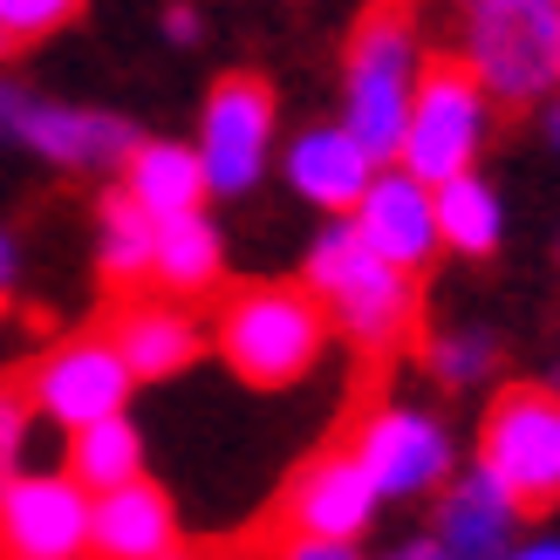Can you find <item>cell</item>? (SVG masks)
I'll list each match as a JSON object with an SVG mask.
<instances>
[{
  "instance_id": "obj_15",
  "label": "cell",
  "mask_w": 560,
  "mask_h": 560,
  "mask_svg": "<svg viewBox=\"0 0 560 560\" xmlns=\"http://www.w3.org/2000/svg\"><path fill=\"white\" fill-rule=\"evenodd\" d=\"M178 547V513L151 479L90 499V553L96 560H164Z\"/></svg>"
},
{
  "instance_id": "obj_17",
  "label": "cell",
  "mask_w": 560,
  "mask_h": 560,
  "mask_svg": "<svg viewBox=\"0 0 560 560\" xmlns=\"http://www.w3.org/2000/svg\"><path fill=\"white\" fill-rule=\"evenodd\" d=\"M21 137L55 164H117L137 151L130 124L96 117V109H62V103H21Z\"/></svg>"
},
{
  "instance_id": "obj_33",
  "label": "cell",
  "mask_w": 560,
  "mask_h": 560,
  "mask_svg": "<svg viewBox=\"0 0 560 560\" xmlns=\"http://www.w3.org/2000/svg\"><path fill=\"white\" fill-rule=\"evenodd\" d=\"M547 137H553V144H560V103H553V117H547Z\"/></svg>"
},
{
  "instance_id": "obj_27",
  "label": "cell",
  "mask_w": 560,
  "mask_h": 560,
  "mask_svg": "<svg viewBox=\"0 0 560 560\" xmlns=\"http://www.w3.org/2000/svg\"><path fill=\"white\" fill-rule=\"evenodd\" d=\"M8 294H14V240L0 233V307H8Z\"/></svg>"
},
{
  "instance_id": "obj_3",
  "label": "cell",
  "mask_w": 560,
  "mask_h": 560,
  "mask_svg": "<svg viewBox=\"0 0 560 560\" xmlns=\"http://www.w3.org/2000/svg\"><path fill=\"white\" fill-rule=\"evenodd\" d=\"M212 342H219V355H226V370L240 383L288 389L322 362L328 322H322V307L307 301V288H273V280H260V288L226 294Z\"/></svg>"
},
{
  "instance_id": "obj_24",
  "label": "cell",
  "mask_w": 560,
  "mask_h": 560,
  "mask_svg": "<svg viewBox=\"0 0 560 560\" xmlns=\"http://www.w3.org/2000/svg\"><path fill=\"white\" fill-rule=\"evenodd\" d=\"M431 370L444 376V383H479L486 370H492V342L479 328H465V335H438L431 342Z\"/></svg>"
},
{
  "instance_id": "obj_2",
  "label": "cell",
  "mask_w": 560,
  "mask_h": 560,
  "mask_svg": "<svg viewBox=\"0 0 560 560\" xmlns=\"http://www.w3.org/2000/svg\"><path fill=\"white\" fill-rule=\"evenodd\" d=\"M417 82H424V48H417V27L397 8H370L349 35L342 55V130L355 137L376 164H397Z\"/></svg>"
},
{
  "instance_id": "obj_11",
  "label": "cell",
  "mask_w": 560,
  "mask_h": 560,
  "mask_svg": "<svg viewBox=\"0 0 560 560\" xmlns=\"http://www.w3.org/2000/svg\"><path fill=\"white\" fill-rule=\"evenodd\" d=\"M90 553V492L62 479L0 486V560H82Z\"/></svg>"
},
{
  "instance_id": "obj_16",
  "label": "cell",
  "mask_w": 560,
  "mask_h": 560,
  "mask_svg": "<svg viewBox=\"0 0 560 560\" xmlns=\"http://www.w3.org/2000/svg\"><path fill=\"white\" fill-rule=\"evenodd\" d=\"M513 534H520V506L471 465L465 479H452V492H444L431 540H438L444 560H506Z\"/></svg>"
},
{
  "instance_id": "obj_6",
  "label": "cell",
  "mask_w": 560,
  "mask_h": 560,
  "mask_svg": "<svg viewBox=\"0 0 560 560\" xmlns=\"http://www.w3.org/2000/svg\"><path fill=\"white\" fill-rule=\"evenodd\" d=\"M479 471L513 506H553L560 499V389L513 383L499 389L479 424Z\"/></svg>"
},
{
  "instance_id": "obj_4",
  "label": "cell",
  "mask_w": 560,
  "mask_h": 560,
  "mask_svg": "<svg viewBox=\"0 0 560 560\" xmlns=\"http://www.w3.org/2000/svg\"><path fill=\"white\" fill-rule=\"evenodd\" d=\"M458 62L486 90V103H534L560 90V8L553 0H479L465 14Z\"/></svg>"
},
{
  "instance_id": "obj_9",
  "label": "cell",
  "mask_w": 560,
  "mask_h": 560,
  "mask_svg": "<svg viewBox=\"0 0 560 560\" xmlns=\"http://www.w3.org/2000/svg\"><path fill=\"white\" fill-rule=\"evenodd\" d=\"M383 506V492L370 486V471H362L349 458V444L342 452H322V458H307L288 492H280V526H288V540H328V547H355L362 534H370V520Z\"/></svg>"
},
{
  "instance_id": "obj_28",
  "label": "cell",
  "mask_w": 560,
  "mask_h": 560,
  "mask_svg": "<svg viewBox=\"0 0 560 560\" xmlns=\"http://www.w3.org/2000/svg\"><path fill=\"white\" fill-rule=\"evenodd\" d=\"M383 560H444V553H438V540H404L397 553H383Z\"/></svg>"
},
{
  "instance_id": "obj_10",
  "label": "cell",
  "mask_w": 560,
  "mask_h": 560,
  "mask_svg": "<svg viewBox=\"0 0 560 560\" xmlns=\"http://www.w3.org/2000/svg\"><path fill=\"white\" fill-rule=\"evenodd\" d=\"M124 397H130V370L117 362V349L103 335H75V342L48 349L27 376V404L48 410L55 424L69 431H90L103 417H124Z\"/></svg>"
},
{
  "instance_id": "obj_12",
  "label": "cell",
  "mask_w": 560,
  "mask_h": 560,
  "mask_svg": "<svg viewBox=\"0 0 560 560\" xmlns=\"http://www.w3.org/2000/svg\"><path fill=\"white\" fill-rule=\"evenodd\" d=\"M349 226H355V240L370 246L376 260H389L410 280H417V267L438 254V206H431V191L417 178L397 172V164L376 172V185L362 191V206L349 212Z\"/></svg>"
},
{
  "instance_id": "obj_31",
  "label": "cell",
  "mask_w": 560,
  "mask_h": 560,
  "mask_svg": "<svg viewBox=\"0 0 560 560\" xmlns=\"http://www.w3.org/2000/svg\"><path fill=\"white\" fill-rule=\"evenodd\" d=\"M14 117H21V96H14V90H0V124H14Z\"/></svg>"
},
{
  "instance_id": "obj_13",
  "label": "cell",
  "mask_w": 560,
  "mask_h": 560,
  "mask_svg": "<svg viewBox=\"0 0 560 560\" xmlns=\"http://www.w3.org/2000/svg\"><path fill=\"white\" fill-rule=\"evenodd\" d=\"M376 172H383V164L362 151L342 124H315V130H301L288 144V185L301 191L307 206H322L335 219L362 206V191L376 185Z\"/></svg>"
},
{
  "instance_id": "obj_8",
  "label": "cell",
  "mask_w": 560,
  "mask_h": 560,
  "mask_svg": "<svg viewBox=\"0 0 560 560\" xmlns=\"http://www.w3.org/2000/svg\"><path fill=\"white\" fill-rule=\"evenodd\" d=\"M349 458L370 471V486L383 499H417L452 479V438L431 410H410V404H383L362 417L349 438Z\"/></svg>"
},
{
  "instance_id": "obj_32",
  "label": "cell",
  "mask_w": 560,
  "mask_h": 560,
  "mask_svg": "<svg viewBox=\"0 0 560 560\" xmlns=\"http://www.w3.org/2000/svg\"><path fill=\"white\" fill-rule=\"evenodd\" d=\"M164 560H206V553H191V547H172V553H164Z\"/></svg>"
},
{
  "instance_id": "obj_29",
  "label": "cell",
  "mask_w": 560,
  "mask_h": 560,
  "mask_svg": "<svg viewBox=\"0 0 560 560\" xmlns=\"http://www.w3.org/2000/svg\"><path fill=\"white\" fill-rule=\"evenodd\" d=\"M506 560H560V540H526V547H513Z\"/></svg>"
},
{
  "instance_id": "obj_7",
  "label": "cell",
  "mask_w": 560,
  "mask_h": 560,
  "mask_svg": "<svg viewBox=\"0 0 560 560\" xmlns=\"http://www.w3.org/2000/svg\"><path fill=\"white\" fill-rule=\"evenodd\" d=\"M199 172L206 191L219 199H240L254 191L267 172V151H273V90L267 75H219L212 96H206V117H199Z\"/></svg>"
},
{
  "instance_id": "obj_30",
  "label": "cell",
  "mask_w": 560,
  "mask_h": 560,
  "mask_svg": "<svg viewBox=\"0 0 560 560\" xmlns=\"http://www.w3.org/2000/svg\"><path fill=\"white\" fill-rule=\"evenodd\" d=\"M164 27H172L178 42H191V35H199V14H185V8H172V14H164Z\"/></svg>"
},
{
  "instance_id": "obj_18",
  "label": "cell",
  "mask_w": 560,
  "mask_h": 560,
  "mask_svg": "<svg viewBox=\"0 0 560 560\" xmlns=\"http://www.w3.org/2000/svg\"><path fill=\"white\" fill-rule=\"evenodd\" d=\"M124 199L144 212V219H191L206 199V172H199V151L191 144H137L124 158Z\"/></svg>"
},
{
  "instance_id": "obj_25",
  "label": "cell",
  "mask_w": 560,
  "mask_h": 560,
  "mask_svg": "<svg viewBox=\"0 0 560 560\" xmlns=\"http://www.w3.org/2000/svg\"><path fill=\"white\" fill-rule=\"evenodd\" d=\"M21 431H27V404L0 383V486L14 479V458H21Z\"/></svg>"
},
{
  "instance_id": "obj_20",
  "label": "cell",
  "mask_w": 560,
  "mask_h": 560,
  "mask_svg": "<svg viewBox=\"0 0 560 560\" xmlns=\"http://www.w3.org/2000/svg\"><path fill=\"white\" fill-rule=\"evenodd\" d=\"M219 233H212V219L206 212H191V219H164L158 226V254H151V273H158V288L164 294H212L219 288Z\"/></svg>"
},
{
  "instance_id": "obj_1",
  "label": "cell",
  "mask_w": 560,
  "mask_h": 560,
  "mask_svg": "<svg viewBox=\"0 0 560 560\" xmlns=\"http://www.w3.org/2000/svg\"><path fill=\"white\" fill-rule=\"evenodd\" d=\"M301 288H307V301L322 307V322L342 328L362 355L404 349V335L417 328V280L397 273L389 260H376L370 246L355 240L349 219H335V226L307 246Z\"/></svg>"
},
{
  "instance_id": "obj_21",
  "label": "cell",
  "mask_w": 560,
  "mask_h": 560,
  "mask_svg": "<svg viewBox=\"0 0 560 560\" xmlns=\"http://www.w3.org/2000/svg\"><path fill=\"white\" fill-rule=\"evenodd\" d=\"M431 206H438V246H452V254H471V260H486L499 233H506V212H499V191L471 172V178H452V185H438L431 191Z\"/></svg>"
},
{
  "instance_id": "obj_23",
  "label": "cell",
  "mask_w": 560,
  "mask_h": 560,
  "mask_svg": "<svg viewBox=\"0 0 560 560\" xmlns=\"http://www.w3.org/2000/svg\"><path fill=\"white\" fill-rule=\"evenodd\" d=\"M62 21H75L69 0H0V55H14V48H27V42L55 35Z\"/></svg>"
},
{
  "instance_id": "obj_14",
  "label": "cell",
  "mask_w": 560,
  "mask_h": 560,
  "mask_svg": "<svg viewBox=\"0 0 560 560\" xmlns=\"http://www.w3.org/2000/svg\"><path fill=\"white\" fill-rule=\"evenodd\" d=\"M103 342L117 349V362L130 370V383L137 376L158 383V376H178L185 362L206 349V335H199V322H191L178 301H124L117 315H109Z\"/></svg>"
},
{
  "instance_id": "obj_19",
  "label": "cell",
  "mask_w": 560,
  "mask_h": 560,
  "mask_svg": "<svg viewBox=\"0 0 560 560\" xmlns=\"http://www.w3.org/2000/svg\"><path fill=\"white\" fill-rule=\"evenodd\" d=\"M69 479L90 499L144 479V438H137L130 417H103L90 431H69Z\"/></svg>"
},
{
  "instance_id": "obj_26",
  "label": "cell",
  "mask_w": 560,
  "mask_h": 560,
  "mask_svg": "<svg viewBox=\"0 0 560 560\" xmlns=\"http://www.w3.org/2000/svg\"><path fill=\"white\" fill-rule=\"evenodd\" d=\"M280 560H362L355 547H328V540H288Z\"/></svg>"
},
{
  "instance_id": "obj_5",
  "label": "cell",
  "mask_w": 560,
  "mask_h": 560,
  "mask_svg": "<svg viewBox=\"0 0 560 560\" xmlns=\"http://www.w3.org/2000/svg\"><path fill=\"white\" fill-rule=\"evenodd\" d=\"M486 124H492V103H486L479 82H471V69L465 62H424L404 144H397V172L417 178L424 191L452 185V178H471V158L486 144Z\"/></svg>"
},
{
  "instance_id": "obj_22",
  "label": "cell",
  "mask_w": 560,
  "mask_h": 560,
  "mask_svg": "<svg viewBox=\"0 0 560 560\" xmlns=\"http://www.w3.org/2000/svg\"><path fill=\"white\" fill-rule=\"evenodd\" d=\"M151 254H158V219H144L124 191L103 199V240H96V260L109 288H137L151 280Z\"/></svg>"
}]
</instances>
